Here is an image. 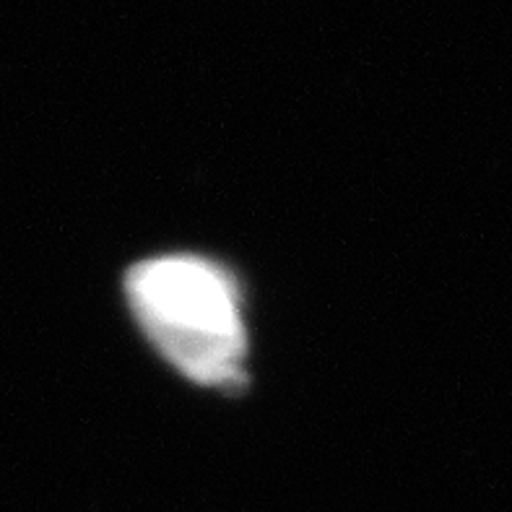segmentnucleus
<instances>
[{"label": "nucleus", "mask_w": 512, "mask_h": 512, "mask_svg": "<svg viewBox=\"0 0 512 512\" xmlns=\"http://www.w3.org/2000/svg\"><path fill=\"white\" fill-rule=\"evenodd\" d=\"M125 297L154 349L203 388H242L247 328L234 273L203 255H159L125 273Z\"/></svg>", "instance_id": "obj_1"}]
</instances>
